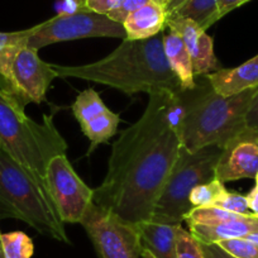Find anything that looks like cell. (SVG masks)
<instances>
[{"label": "cell", "instance_id": "2", "mask_svg": "<svg viewBox=\"0 0 258 258\" xmlns=\"http://www.w3.org/2000/svg\"><path fill=\"white\" fill-rule=\"evenodd\" d=\"M58 78H75L110 86L126 95L182 90L163 51V34L120 44L104 58L80 66L53 64Z\"/></svg>", "mask_w": 258, "mask_h": 258}, {"label": "cell", "instance_id": "33", "mask_svg": "<svg viewBox=\"0 0 258 258\" xmlns=\"http://www.w3.org/2000/svg\"><path fill=\"white\" fill-rule=\"evenodd\" d=\"M186 2H187V0H168L167 3L165 4L166 14H167V16L172 14L173 12L177 11V9L180 8L183 3H186Z\"/></svg>", "mask_w": 258, "mask_h": 258}, {"label": "cell", "instance_id": "36", "mask_svg": "<svg viewBox=\"0 0 258 258\" xmlns=\"http://www.w3.org/2000/svg\"><path fill=\"white\" fill-rule=\"evenodd\" d=\"M0 258H6L3 249V242H2V233H0Z\"/></svg>", "mask_w": 258, "mask_h": 258}, {"label": "cell", "instance_id": "22", "mask_svg": "<svg viewBox=\"0 0 258 258\" xmlns=\"http://www.w3.org/2000/svg\"><path fill=\"white\" fill-rule=\"evenodd\" d=\"M2 242L6 258H32L34 253L33 240L24 232L2 234Z\"/></svg>", "mask_w": 258, "mask_h": 258}, {"label": "cell", "instance_id": "6", "mask_svg": "<svg viewBox=\"0 0 258 258\" xmlns=\"http://www.w3.org/2000/svg\"><path fill=\"white\" fill-rule=\"evenodd\" d=\"M219 146H208L195 152L181 148L177 162L161 192L151 220L181 225L192 209L188 197L194 187L215 178V168L222 155Z\"/></svg>", "mask_w": 258, "mask_h": 258}, {"label": "cell", "instance_id": "38", "mask_svg": "<svg viewBox=\"0 0 258 258\" xmlns=\"http://www.w3.org/2000/svg\"><path fill=\"white\" fill-rule=\"evenodd\" d=\"M162 2H163V6H165V4H166V3H167L168 0H162Z\"/></svg>", "mask_w": 258, "mask_h": 258}, {"label": "cell", "instance_id": "3", "mask_svg": "<svg viewBox=\"0 0 258 258\" xmlns=\"http://www.w3.org/2000/svg\"><path fill=\"white\" fill-rule=\"evenodd\" d=\"M258 88L223 96L214 90L208 75L195 76V88L182 90L186 115L180 129L181 145L188 152L208 146L224 147L244 131L245 115Z\"/></svg>", "mask_w": 258, "mask_h": 258}, {"label": "cell", "instance_id": "19", "mask_svg": "<svg viewBox=\"0 0 258 258\" xmlns=\"http://www.w3.org/2000/svg\"><path fill=\"white\" fill-rule=\"evenodd\" d=\"M217 13L218 0H187L170 16L190 19L199 24L204 31H207L215 22H218Z\"/></svg>", "mask_w": 258, "mask_h": 258}, {"label": "cell", "instance_id": "10", "mask_svg": "<svg viewBox=\"0 0 258 258\" xmlns=\"http://www.w3.org/2000/svg\"><path fill=\"white\" fill-rule=\"evenodd\" d=\"M58 78L52 63L39 57L38 49L26 46L14 57L8 83L0 88L26 109L27 104L46 101L52 81Z\"/></svg>", "mask_w": 258, "mask_h": 258}, {"label": "cell", "instance_id": "26", "mask_svg": "<svg viewBox=\"0 0 258 258\" xmlns=\"http://www.w3.org/2000/svg\"><path fill=\"white\" fill-rule=\"evenodd\" d=\"M213 207L222 208L227 212L237 213V214H249L250 213L249 208H248L247 197L242 194L229 192V191H227Z\"/></svg>", "mask_w": 258, "mask_h": 258}, {"label": "cell", "instance_id": "28", "mask_svg": "<svg viewBox=\"0 0 258 258\" xmlns=\"http://www.w3.org/2000/svg\"><path fill=\"white\" fill-rule=\"evenodd\" d=\"M123 2L124 0H88L86 2V7L90 11L95 12V13L108 16L110 12L119 8Z\"/></svg>", "mask_w": 258, "mask_h": 258}, {"label": "cell", "instance_id": "29", "mask_svg": "<svg viewBox=\"0 0 258 258\" xmlns=\"http://www.w3.org/2000/svg\"><path fill=\"white\" fill-rule=\"evenodd\" d=\"M248 2H250V0H218L217 21L222 19L223 17L227 16L228 13L233 12L234 9L239 8V7L248 3Z\"/></svg>", "mask_w": 258, "mask_h": 258}, {"label": "cell", "instance_id": "37", "mask_svg": "<svg viewBox=\"0 0 258 258\" xmlns=\"http://www.w3.org/2000/svg\"><path fill=\"white\" fill-rule=\"evenodd\" d=\"M254 180H255V186H257V187H258V173H257V175H255Z\"/></svg>", "mask_w": 258, "mask_h": 258}, {"label": "cell", "instance_id": "20", "mask_svg": "<svg viewBox=\"0 0 258 258\" xmlns=\"http://www.w3.org/2000/svg\"><path fill=\"white\" fill-rule=\"evenodd\" d=\"M108 109L109 108H106V105L101 100L98 91H95L94 89H86V90L81 91L71 105L74 116L79 121L80 126H83L84 124H86L95 116L100 115Z\"/></svg>", "mask_w": 258, "mask_h": 258}, {"label": "cell", "instance_id": "39", "mask_svg": "<svg viewBox=\"0 0 258 258\" xmlns=\"http://www.w3.org/2000/svg\"><path fill=\"white\" fill-rule=\"evenodd\" d=\"M0 52H2V51H0Z\"/></svg>", "mask_w": 258, "mask_h": 258}, {"label": "cell", "instance_id": "16", "mask_svg": "<svg viewBox=\"0 0 258 258\" xmlns=\"http://www.w3.org/2000/svg\"><path fill=\"white\" fill-rule=\"evenodd\" d=\"M167 14L165 6L161 3H151L129 14L123 22L126 38L129 41L147 39L162 33L166 28Z\"/></svg>", "mask_w": 258, "mask_h": 258}, {"label": "cell", "instance_id": "31", "mask_svg": "<svg viewBox=\"0 0 258 258\" xmlns=\"http://www.w3.org/2000/svg\"><path fill=\"white\" fill-rule=\"evenodd\" d=\"M202 244L203 250H204V254L207 258H234L230 254H228L225 250H223L222 248L219 247L215 243H212V244H204V243H200Z\"/></svg>", "mask_w": 258, "mask_h": 258}, {"label": "cell", "instance_id": "13", "mask_svg": "<svg viewBox=\"0 0 258 258\" xmlns=\"http://www.w3.org/2000/svg\"><path fill=\"white\" fill-rule=\"evenodd\" d=\"M208 79L214 90L223 96L258 88V54L237 68L220 69L208 74Z\"/></svg>", "mask_w": 258, "mask_h": 258}, {"label": "cell", "instance_id": "35", "mask_svg": "<svg viewBox=\"0 0 258 258\" xmlns=\"http://www.w3.org/2000/svg\"><path fill=\"white\" fill-rule=\"evenodd\" d=\"M141 258H156V257L152 254V253L148 252L147 249H145V248H142V253H141Z\"/></svg>", "mask_w": 258, "mask_h": 258}, {"label": "cell", "instance_id": "4", "mask_svg": "<svg viewBox=\"0 0 258 258\" xmlns=\"http://www.w3.org/2000/svg\"><path fill=\"white\" fill-rule=\"evenodd\" d=\"M0 148L44 182L49 161L66 155L68 143L54 125L53 115L44 114L43 121L37 123L23 106L0 90Z\"/></svg>", "mask_w": 258, "mask_h": 258}, {"label": "cell", "instance_id": "21", "mask_svg": "<svg viewBox=\"0 0 258 258\" xmlns=\"http://www.w3.org/2000/svg\"><path fill=\"white\" fill-rule=\"evenodd\" d=\"M247 214H237V213L227 212L218 207H195L185 215L186 224H203L217 225L230 220L239 219Z\"/></svg>", "mask_w": 258, "mask_h": 258}, {"label": "cell", "instance_id": "11", "mask_svg": "<svg viewBox=\"0 0 258 258\" xmlns=\"http://www.w3.org/2000/svg\"><path fill=\"white\" fill-rule=\"evenodd\" d=\"M258 173V131L245 128L223 147L215 168L220 182L254 178Z\"/></svg>", "mask_w": 258, "mask_h": 258}, {"label": "cell", "instance_id": "30", "mask_svg": "<svg viewBox=\"0 0 258 258\" xmlns=\"http://www.w3.org/2000/svg\"><path fill=\"white\" fill-rule=\"evenodd\" d=\"M245 126L249 129L258 131V93L253 98L249 108H248L247 115H245Z\"/></svg>", "mask_w": 258, "mask_h": 258}, {"label": "cell", "instance_id": "23", "mask_svg": "<svg viewBox=\"0 0 258 258\" xmlns=\"http://www.w3.org/2000/svg\"><path fill=\"white\" fill-rule=\"evenodd\" d=\"M227 191L228 190L225 188L224 183L214 178V180L209 181V182L202 183V185H198L197 187H194L192 191L190 192L188 200H190L191 205L194 208L212 207Z\"/></svg>", "mask_w": 258, "mask_h": 258}, {"label": "cell", "instance_id": "7", "mask_svg": "<svg viewBox=\"0 0 258 258\" xmlns=\"http://www.w3.org/2000/svg\"><path fill=\"white\" fill-rule=\"evenodd\" d=\"M95 37L125 39L126 33L121 23L113 21L105 14L95 13L88 7H83L71 13H59L53 18L34 26L28 46L39 49L59 42Z\"/></svg>", "mask_w": 258, "mask_h": 258}, {"label": "cell", "instance_id": "32", "mask_svg": "<svg viewBox=\"0 0 258 258\" xmlns=\"http://www.w3.org/2000/svg\"><path fill=\"white\" fill-rule=\"evenodd\" d=\"M247 203L248 208H249V212L252 214L258 215V187L254 186L252 190L249 191V194L247 195Z\"/></svg>", "mask_w": 258, "mask_h": 258}, {"label": "cell", "instance_id": "17", "mask_svg": "<svg viewBox=\"0 0 258 258\" xmlns=\"http://www.w3.org/2000/svg\"><path fill=\"white\" fill-rule=\"evenodd\" d=\"M163 51L181 89L191 90L195 88V75L190 53L183 43L182 37L173 29H170L167 34H163Z\"/></svg>", "mask_w": 258, "mask_h": 258}, {"label": "cell", "instance_id": "8", "mask_svg": "<svg viewBox=\"0 0 258 258\" xmlns=\"http://www.w3.org/2000/svg\"><path fill=\"white\" fill-rule=\"evenodd\" d=\"M80 224L99 258H141L142 243L136 225L100 209L94 202Z\"/></svg>", "mask_w": 258, "mask_h": 258}, {"label": "cell", "instance_id": "27", "mask_svg": "<svg viewBox=\"0 0 258 258\" xmlns=\"http://www.w3.org/2000/svg\"><path fill=\"white\" fill-rule=\"evenodd\" d=\"M151 3L163 4V2L162 0H124L123 3H121V6L119 7V8H116L115 11L110 12V13L108 14V17L113 19V21L123 24V22L125 21V18L129 14Z\"/></svg>", "mask_w": 258, "mask_h": 258}, {"label": "cell", "instance_id": "15", "mask_svg": "<svg viewBox=\"0 0 258 258\" xmlns=\"http://www.w3.org/2000/svg\"><path fill=\"white\" fill-rule=\"evenodd\" d=\"M181 225L146 220L136 224L142 248L156 258H176V238Z\"/></svg>", "mask_w": 258, "mask_h": 258}, {"label": "cell", "instance_id": "9", "mask_svg": "<svg viewBox=\"0 0 258 258\" xmlns=\"http://www.w3.org/2000/svg\"><path fill=\"white\" fill-rule=\"evenodd\" d=\"M44 182L62 222L80 224L93 204L94 190L81 180L66 155H58L49 161Z\"/></svg>", "mask_w": 258, "mask_h": 258}, {"label": "cell", "instance_id": "34", "mask_svg": "<svg viewBox=\"0 0 258 258\" xmlns=\"http://www.w3.org/2000/svg\"><path fill=\"white\" fill-rule=\"evenodd\" d=\"M69 2H73L76 6V8H83V7H86V2L88 0H69Z\"/></svg>", "mask_w": 258, "mask_h": 258}, {"label": "cell", "instance_id": "14", "mask_svg": "<svg viewBox=\"0 0 258 258\" xmlns=\"http://www.w3.org/2000/svg\"><path fill=\"white\" fill-rule=\"evenodd\" d=\"M188 230L200 243L212 244L220 240L245 238L250 233L258 232V215L249 214L217 225L188 224Z\"/></svg>", "mask_w": 258, "mask_h": 258}, {"label": "cell", "instance_id": "12", "mask_svg": "<svg viewBox=\"0 0 258 258\" xmlns=\"http://www.w3.org/2000/svg\"><path fill=\"white\" fill-rule=\"evenodd\" d=\"M166 27L177 32L183 39L192 62L194 75H208L220 70L219 61L214 53V42L207 31L190 19L177 16H168Z\"/></svg>", "mask_w": 258, "mask_h": 258}, {"label": "cell", "instance_id": "24", "mask_svg": "<svg viewBox=\"0 0 258 258\" xmlns=\"http://www.w3.org/2000/svg\"><path fill=\"white\" fill-rule=\"evenodd\" d=\"M176 258H207L199 240L182 227L177 229Z\"/></svg>", "mask_w": 258, "mask_h": 258}, {"label": "cell", "instance_id": "18", "mask_svg": "<svg viewBox=\"0 0 258 258\" xmlns=\"http://www.w3.org/2000/svg\"><path fill=\"white\" fill-rule=\"evenodd\" d=\"M119 123H120V115L108 109L100 115L95 116L86 124H84L81 126V131L90 141V147H89L86 156L91 155L99 145L108 143L109 140L118 132Z\"/></svg>", "mask_w": 258, "mask_h": 258}, {"label": "cell", "instance_id": "1", "mask_svg": "<svg viewBox=\"0 0 258 258\" xmlns=\"http://www.w3.org/2000/svg\"><path fill=\"white\" fill-rule=\"evenodd\" d=\"M176 91L156 90L140 119L113 143L104 181L94 204L128 224L151 220L182 148L170 116Z\"/></svg>", "mask_w": 258, "mask_h": 258}, {"label": "cell", "instance_id": "5", "mask_svg": "<svg viewBox=\"0 0 258 258\" xmlns=\"http://www.w3.org/2000/svg\"><path fill=\"white\" fill-rule=\"evenodd\" d=\"M0 218L27 223L39 234L70 243L46 183L0 148Z\"/></svg>", "mask_w": 258, "mask_h": 258}, {"label": "cell", "instance_id": "25", "mask_svg": "<svg viewBox=\"0 0 258 258\" xmlns=\"http://www.w3.org/2000/svg\"><path fill=\"white\" fill-rule=\"evenodd\" d=\"M215 244L234 258H258V245L245 238L220 240Z\"/></svg>", "mask_w": 258, "mask_h": 258}]
</instances>
